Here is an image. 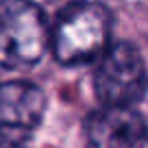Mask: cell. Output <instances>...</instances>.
<instances>
[{"mask_svg": "<svg viewBox=\"0 0 148 148\" xmlns=\"http://www.w3.org/2000/svg\"><path fill=\"white\" fill-rule=\"evenodd\" d=\"M111 13L105 5L79 0L59 13L50 28L52 55L63 65H81L102 57L109 48Z\"/></svg>", "mask_w": 148, "mask_h": 148, "instance_id": "6da1fadb", "label": "cell"}, {"mask_svg": "<svg viewBox=\"0 0 148 148\" xmlns=\"http://www.w3.org/2000/svg\"><path fill=\"white\" fill-rule=\"evenodd\" d=\"M50 46L46 15L31 0H0V65L31 68Z\"/></svg>", "mask_w": 148, "mask_h": 148, "instance_id": "7a4b0ae2", "label": "cell"}, {"mask_svg": "<svg viewBox=\"0 0 148 148\" xmlns=\"http://www.w3.org/2000/svg\"><path fill=\"white\" fill-rule=\"evenodd\" d=\"M146 89L148 70L135 46L120 42L102 52L94 72V92L102 105L133 107Z\"/></svg>", "mask_w": 148, "mask_h": 148, "instance_id": "3957f363", "label": "cell"}, {"mask_svg": "<svg viewBox=\"0 0 148 148\" xmlns=\"http://www.w3.org/2000/svg\"><path fill=\"white\" fill-rule=\"evenodd\" d=\"M148 126L133 107L105 105L85 120V142L89 148H142Z\"/></svg>", "mask_w": 148, "mask_h": 148, "instance_id": "277c9868", "label": "cell"}, {"mask_svg": "<svg viewBox=\"0 0 148 148\" xmlns=\"http://www.w3.org/2000/svg\"><path fill=\"white\" fill-rule=\"evenodd\" d=\"M46 94L28 81H9L0 85V129L28 133L44 118Z\"/></svg>", "mask_w": 148, "mask_h": 148, "instance_id": "5b68a950", "label": "cell"}, {"mask_svg": "<svg viewBox=\"0 0 148 148\" xmlns=\"http://www.w3.org/2000/svg\"><path fill=\"white\" fill-rule=\"evenodd\" d=\"M0 148H28V144L24 139V133L0 129Z\"/></svg>", "mask_w": 148, "mask_h": 148, "instance_id": "8992f818", "label": "cell"}]
</instances>
